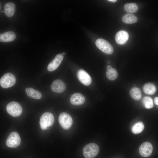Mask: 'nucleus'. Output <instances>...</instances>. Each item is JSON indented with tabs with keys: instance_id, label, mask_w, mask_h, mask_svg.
<instances>
[{
	"instance_id": "nucleus-1",
	"label": "nucleus",
	"mask_w": 158,
	"mask_h": 158,
	"mask_svg": "<svg viewBox=\"0 0 158 158\" xmlns=\"http://www.w3.org/2000/svg\"><path fill=\"white\" fill-rule=\"evenodd\" d=\"M99 151L98 145L91 143L86 145L83 148V155L85 158H94L98 154Z\"/></svg>"
},
{
	"instance_id": "nucleus-2",
	"label": "nucleus",
	"mask_w": 158,
	"mask_h": 158,
	"mask_svg": "<svg viewBox=\"0 0 158 158\" xmlns=\"http://www.w3.org/2000/svg\"><path fill=\"white\" fill-rule=\"evenodd\" d=\"M54 121V118L52 114L48 112L44 113L41 116L40 121L41 129L45 130L52 126Z\"/></svg>"
},
{
	"instance_id": "nucleus-3",
	"label": "nucleus",
	"mask_w": 158,
	"mask_h": 158,
	"mask_svg": "<svg viewBox=\"0 0 158 158\" xmlns=\"http://www.w3.org/2000/svg\"><path fill=\"white\" fill-rule=\"evenodd\" d=\"M16 82L15 76L10 73L4 74L0 79V84L4 88H7L13 86Z\"/></svg>"
},
{
	"instance_id": "nucleus-4",
	"label": "nucleus",
	"mask_w": 158,
	"mask_h": 158,
	"mask_svg": "<svg viewBox=\"0 0 158 158\" xmlns=\"http://www.w3.org/2000/svg\"><path fill=\"white\" fill-rule=\"evenodd\" d=\"M95 44L99 49L106 54H111L113 52L112 46L109 42L104 39H97L96 41Z\"/></svg>"
},
{
	"instance_id": "nucleus-5",
	"label": "nucleus",
	"mask_w": 158,
	"mask_h": 158,
	"mask_svg": "<svg viewBox=\"0 0 158 158\" xmlns=\"http://www.w3.org/2000/svg\"><path fill=\"white\" fill-rule=\"evenodd\" d=\"M6 110L10 115L14 117L20 116L22 111L21 105L18 103L15 102L9 103L6 106Z\"/></svg>"
},
{
	"instance_id": "nucleus-6",
	"label": "nucleus",
	"mask_w": 158,
	"mask_h": 158,
	"mask_svg": "<svg viewBox=\"0 0 158 158\" xmlns=\"http://www.w3.org/2000/svg\"><path fill=\"white\" fill-rule=\"evenodd\" d=\"M58 120L60 125L65 130L69 129L73 123V119L66 112L61 113L59 116Z\"/></svg>"
},
{
	"instance_id": "nucleus-7",
	"label": "nucleus",
	"mask_w": 158,
	"mask_h": 158,
	"mask_svg": "<svg viewBox=\"0 0 158 158\" xmlns=\"http://www.w3.org/2000/svg\"><path fill=\"white\" fill-rule=\"evenodd\" d=\"M21 142L20 137L16 132H13L9 135L6 141V144L8 147L16 148L20 144Z\"/></svg>"
},
{
	"instance_id": "nucleus-8",
	"label": "nucleus",
	"mask_w": 158,
	"mask_h": 158,
	"mask_svg": "<svg viewBox=\"0 0 158 158\" xmlns=\"http://www.w3.org/2000/svg\"><path fill=\"white\" fill-rule=\"evenodd\" d=\"M153 147L151 144L149 142H145L140 146L139 152L140 155L144 157H149L151 154Z\"/></svg>"
},
{
	"instance_id": "nucleus-9",
	"label": "nucleus",
	"mask_w": 158,
	"mask_h": 158,
	"mask_svg": "<svg viewBox=\"0 0 158 158\" xmlns=\"http://www.w3.org/2000/svg\"><path fill=\"white\" fill-rule=\"evenodd\" d=\"M77 75L78 80L82 84L86 86L90 84L92 81L91 78L85 71L80 69L78 71Z\"/></svg>"
},
{
	"instance_id": "nucleus-10",
	"label": "nucleus",
	"mask_w": 158,
	"mask_h": 158,
	"mask_svg": "<svg viewBox=\"0 0 158 158\" xmlns=\"http://www.w3.org/2000/svg\"><path fill=\"white\" fill-rule=\"evenodd\" d=\"M52 91L58 93H62L66 90V86L65 83L60 79L54 80L51 85Z\"/></svg>"
},
{
	"instance_id": "nucleus-11",
	"label": "nucleus",
	"mask_w": 158,
	"mask_h": 158,
	"mask_svg": "<svg viewBox=\"0 0 158 158\" xmlns=\"http://www.w3.org/2000/svg\"><path fill=\"white\" fill-rule=\"evenodd\" d=\"M63 58L61 54L57 55L54 59L48 64L47 69L49 71H52L56 69L62 62Z\"/></svg>"
},
{
	"instance_id": "nucleus-12",
	"label": "nucleus",
	"mask_w": 158,
	"mask_h": 158,
	"mask_svg": "<svg viewBox=\"0 0 158 158\" xmlns=\"http://www.w3.org/2000/svg\"><path fill=\"white\" fill-rule=\"evenodd\" d=\"M129 37V34L127 32L124 30H120L116 34L115 39L117 43L122 45L125 44L127 42Z\"/></svg>"
},
{
	"instance_id": "nucleus-13",
	"label": "nucleus",
	"mask_w": 158,
	"mask_h": 158,
	"mask_svg": "<svg viewBox=\"0 0 158 158\" xmlns=\"http://www.w3.org/2000/svg\"><path fill=\"white\" fill-rule=\"evenodd\" d=\"M85 100V97L81 93H76L72 95L70 98L71 103L74 105H79L83 104Z\"/></svg>"
},
{
	"instance_id": "nucleus-14",
	"label": "nucleus",
	"mask_w": 158,
	"mask_h": 158,
	"mask_svg": "<svg viewBox=\"0 0 158 158\" xmlns=\"http://www.w3.org/2000/svg\"><path fill=\"white\" fill-rule=\"evenodd\" d=\"M16 37L15 33L12 31H9L1 34L0 35V41L6 42L13 41Z\"/></svg>"
},
{
	"instance_id": "nucleus-15",
	"label": "nucleus",
	"mask_w": 158,
	"mask_h": 158,
	"mask_svg": "<svg viewBox=\"0 0 158 158\" xmlns=\"http://www.w3.org/2000/svg\"><path fill=\"white\" fill-rule=\"evenodd\" d=\"M15 6L12 2L6 3L4 6V12L5 15L8 17H12L14 14Z\"/></svg>"
},
{
	"instance_id": "nucleus-16",
	"label": "nucleus",
	"mask_w": 158,
	"mask_h": 158,
	"mask_svg": "<svg viewBox=\"0 0 158 158\" xmlns=\"http://www.w3.org/2000/svg\"><path fill=\"white\" fill-rule=\"evenodd\" d=\"M25 91L27 95L31 98L39 99L42 97V94L39 92L32 88H27Z\"/></svg>"
},
{
	"instance_id": "nucleus-17",
	"label": "nucleus",
	"mask_w": 158,
	"mask_h": 158,
	"mask_svg": "<svg viewBox=\"0 0 158 158\" xmlns=\"http://www.w3.org/2000/svg\"><path fill=\"white\" fill-rule=\"evenodd\" d=\"M122 20L125 23L132 24L135 23L137 21L138 18L133 14L127 13L123 16Z\"/></svg>"
},
{
	"instance_id": "nucleus-18",
	"label": "nucleus",
	"mask_w": 158,
	"mask_h": 158,
	"mask_svg": "<svg viewBox=\"0 0 158 158\" xmlns=\"http://www.w3.org/2000/svg\"><path fill=\"white\" fill-rule=\"evenodd\" d=\"M106 75L109 80H113L117 78L118 73L115 69L113 68L110 65H108L107 68Z\"/></svg>"
},
{
	"instance_id": "nucleus-19",
	"label": "nucleus",
	"mask_w": 158,
	"mask_h": 158,
	"mask_svg": "<svg viewBox=\"0 0 158 158\" xmlns=\"http://www.w3.org/2000/svg\"><path fill=\"white\" fill-rule=\"evenodd\" d=\"M130 95L133 99L136 101L139 100L142 97V93L140 90L139 88L137 87L132 88L130 91Z\"/></svg>"
},
{
	"instance_id": "nucleus-20",
	"label": "nucleus",
	"mask_w": 158,
	"mask_h": 158,
	"mask_svg": "<svg viewBox=\"0 0 158 158\" xmlns=\"http://www.w3.org/2000/svg\"><path fill=\"white\" fill-rule=\"evenodd\" d=\"M124 9L127 13H135L137 11L138 7L135 3H128L124 6Z\"/></svg>"
},
{
	"instance_id": "nucleus-21",
	"label": "nucleus",
	"mask_w": 158,
	"mask_h": 158,
	"mask_svg": "<svg viewBox=\"0 0 158 158\" xmlns=\"http://www.w3.org/2000/svg\"><path fill=\"white\" fill-rule=\"evenodd\" d=\"M143 90L145 93L148 95H152L156 92V88L153 84L148 83L144 85Z\"/></svg>"
},
{
	"instance_id": "nucleus-22",
	"label": "nucleus",
	"mask_w": 158,
	"mask_h": 158,
	"mask_svg": "<svg viewBox=\"0 0 158 158\" xmlns=\"http://www.w3.org/2000/svg\"><path fill=\"white\" fill-rule=\"evenodd\" d=\"M144 126L141 122H139L135 123L132 127L131 131L133 133L137 134L141 133L143 130Z\"/></svg>"
},
{
	"instance_id": "nucleus-23",
	"label": "nucleus",
	"mask_w": 158,
	"mask_h": 158,
	"mask_svg": "<svg viewBox=\"0 0 158 158\" xmlns=\"http://www.w3.org/2000/svg\"><path fill=\"white\" fill-rule=\"evenodd\" d=\"M142 101L144 106L147 109H150L153 107L152 99L149 96H145L142 99Z\"/></svg>"
},
{
	"instance_id": "nucleus-24",
	"label": "nucleus",
	"mask_w": 158,
	"mask_h": 158,
	"mask_svg": "<svg viewBox=\"0 0 158 158\" xmlns=\"http://www.w3.org/2000/svg\"><path fill=\"white\" fill-rule=\"evenodd\" d=\"M154 104L157 105H158V97H156L154 99Z\"/></svg>"
},
{
	"instance_id": "nucleus-25",
	"label": "nucleus",
	"mask_w": 158,
	"mask_h": 158,
	"mask_svg": "<svg viewBox=\"0 0 158 158\" xmlns=\"http://www.w3.org/2000/svg\"><path fill=\"white\" fill-rule=\"evenodd\" d=\"M108 1L114 3V2H116L117 1V0H108Z\"/></svg>"
},
{
	"instance_id": "nucleus-26",
	"label": "nucleus",
	"mask_w": 158,
	"mask_h": 158,
	"mask_svg": "<svg viewBox=\"0 0 158 158\" xmlns=\"http://www.w3.org/2000/svg\"><path fill=\"white\" fill-rule=\"evenodd\" d=\"M110 61H108L107 62V63L108 64H109L110 63Z\"/></svg>"
},
{
	"instance_id": "nucleus-27",
	"label": "nucleus",
	"mask_w": 158,
	"mask_h": 158,
	"mask_svg": "<svg viewBox=\"0 0 158 158\" xmlns=\"http://www.w3.org/2000/svg\"><path fill=\"white\" fill-rule=\"evenodd\" d=\"M65 54H66V53H65V52H63V53H62V54H62V55H63Z\"/></svg>"
},
{
	"instance_id": "nucleus-28",
	"label": "nucleus",
	"mask_w": 158,
	"mask_h": 158,
	"mask_svg": "<svg viewBox=\"0 0 158 158\" xmlns=\"http://www.w3.org/2000/svg\"><path fill=\"white\" fill-rule=\"evenodd\" d=\"M3 12L2 11H1V12Z\"/></svg>"
}]
</instances>
